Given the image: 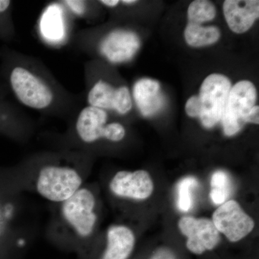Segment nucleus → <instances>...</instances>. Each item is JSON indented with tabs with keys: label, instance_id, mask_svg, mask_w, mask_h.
<instances>
[{
	"label": "nucleus",
	"instance_id": "f257e3e1",
	"mask_svg": "<svg viewBox=\"0 0 259 259\" xmlns=\"http://www.w3.org/2000/svg\"><path fill=\"white\" fill-rule=\"evenodd\" d=\"M0 76L7 95L41 115L69 120L82 106L83 96L68 91L41 61L6 45L0 48Z\"/></svg>",
	"mask_w": 259,
	"mask_h": 259
},
{
	"label": "nucleus",
	"instance_id": "f03ea898",
	"mask_svg": "<svg viewBox=\"0 0 259 259\" xmlns=\"http://www.w3.org/2000/svg\"><path fill=\"white\" fill-rule=\"evenodd\" d=\"M81 151L48 153L35 159L39 166L35 175L37 193L46 200L59 204L74 195L83 185L79 163Z\"/></svg>",
	"mask_w": 259,
	"mask_h": 259
},
{
	"label": "nucleus",
	"instance_id": "7ed1b4c3",
	"mask_svg": "<svg viewBox=\"0 0 259 259\" xmlns=\"http://www.w3.org/2000/svg\"><path fill=\"white\" fill-rule=\"evenodd\" d=\"M69 122L67 141L81 152L101 140L117 143L125 137V127L118 122H109L108 112L97 107L81 106Z\"/></svg>",
	"mask_w": 259,
	"mask_h": 259
},
{
	"label": "nucleus",
	"instance_id": "20e7f679",
	"mask_svg": "<svg viewBox=\"0 0 259 259\" xmlns=\"http://www.w3.org/2000/svg\"><path fill=\"white\" fill-rule=\"evenodd\" d=\"M71 42L81 52H96L113 64H124L132 60L141 47V40L137 33L122 28L112 29L97 40L73 35Z\"/></svg>",
	"mask_w": 259,
	"mask_h": 259
},
{
	"label": "nucleus",
	"instance_id": "39448f33",
	"mask_svg": "<svg viewBox=\"0 0 259 259\" xmlns=\"http://www.w3.org/2000/svg\"><path fill=\"white\" fill-rule=\"evenodd\" d=\"M59 205L61 222L71 236L81 241L93 236L98 216L96 197L90 187L83 185Z\"/></svg>",
	"mask_w": 259,
	"mask_h": 259
},
{
	"label": "nucleus",
	"instance_id": "423d86ee",
	"mask_svg": "<svg viewBox=\"0 0 259 259\" xmlns=\"http://www.w3.org/2000/svg\"><path fill=\"white\" fill-rule=\"evenodd\" d=\"M83 71L87 105L120 115H125L131 112L133 100L127 86L116 85L99 76L88 62L84 64Z\"/></svg>",
	"mask_w": 259,
	"mask_h": 259
},
{
	"label": "nucleus",
	"instance_id": "0eeeda50",
	"mask_svg": "<svg viewBox=\"0 0 259 259\" xmlns=\"http://www.w3.org/2000/svg\"><path fill=\"white\" fill-rule=\"evenodd\" d=\"M231 88V81L224 75L212 74L204 80L198 96L199 118L204 127L211 128L221 120Z\"/></svg>",
	"mask_w": 259,
	"mask_h": 259
},
{
	"label": "nucleus",
	"instance_id": "6e6552de",
	"mask_svg": "<svg viewBox=\"0 0 259 259\" xmlns=\"http://www.w3.org/2000/svg\"><path fill=\"white\" fill-rule=\"evenodd\" d=\"M256 98V90L249 81H239L231 88L221 118L226 136H234L241 131L245 117L255 106Z\"/></svg>",
	"mask_w": 259,
	"mask_h": 259
},
{
	"label": "nucleus",
	"instance_id": "1a4fd4ad",
	"mask_svg": "<svg viewBox=\"0 0 259 259\" xmlns=\"http://www.w3.org/2000/svg\"><path fill=\"white\" fill-rule=\"evenodd\" d=\"M212 222L231 242H238L253 231V220L234 200L227 201L213 213Z\"/></svg>",
	"mask_w": 259,
	"mask_h": 259
},
{
	"label": "nucleus",
	"instance_id": "9d476101",
	"mask_svg": "<svg viewBox=\"0 0 259 259\" xmlns=\"http://www.w3.org/2000/svg\"><path fill=\"white\" fill-rule=\"evenodd\" d=\"M179 228L187 238V248L194 254L200 255L212 250L221 241L219 231L212 221L207 218H181Z\"/></svg>",
	"mask_w": 259,
	"mask_h": 259
},
{
	"label": "nucleus",
	"instance_id": "9b49d317",
	"mask_svg": "<svg viewBox=\"0 0 259 259\" xmlns=\"http://www.w3.org/2000/svg\"><path fill=\"white\" fill-rule=\"evenodd\" d=\"M110 189L117 197L141 200L152 194L153 184L149 174L144 170L120 171L112 179Z\"/></svg>",
	"mask_w": 259,
	"mask_h": 259
},
{
	"label": "nucleus",
	"instance_id": "f8f14e48",
	"mask_svg": "<svg viewBox=\"0 0 259 259\" xmlns=\"http://www.w3.org/2000/svg\"><path fill=\"white\" fill-rule=\"evenodd\" d=\"M33 130V122L23 109L0 97V134L15 141H25Z\"/></svg>",
	"mask_w": 259,
	"mask_h": 259
},
{
	"label": "nucleus",
	"instance_id": "ddd939ff",
	"mask_svg": "<svg viewBox=\"0 0 259 259\" xmlns=\"http://www.w3.org/2000/svg\"><path fill=\"white\" fill-rule=\"evenodd\" d=\"M223 11L232 31L241 34L251 28L259 16L258 0H226Z\"/></svg>",
	"mask_w": 259,
	"mask_h": 259
},
{
	"label": "nucleus",
	"instance_id": "4468645a",
	"mask_svg": "<svg viewBox=\"0 0 259 259\" xmlns=\"http://www.w3.org/2000/svg\"><path fill=\"white\" fill-rule=\"evenodd\" d=\"M133 97L144 116L155 115L164 106V96L160 83L156 80L146 78L139 80L133 89Z\"/></svg>",
	"mask_w": 259,
	"mask_h": 259
},
{
	"label": "nucleus",
	"instance_id": "2eb2a0df",
	"mask_svg": "<svg viewBox=\"0 0 259 259\" xmlns=\"http://www.w3.org/2000/svg\"><path fill=\"white\" fill-rule=\"evenodd\" d=\"M136 238L128 227L113 225L107 232V245L102 259H127L134 250Z\"/></svg>",
	"mask_w": 259,
	"mask_h": 259
},
{
	"label": "nucleus",
	"instance_id": "dca6fc26",
	"mask_svg": "<svg viewBox=\"0 0 259 259\" xmlns=\"http://www.w3.org/2000/svg\"><path fill=\"white\" fill-rule=\"evenodd\" d=\"M185 37L187 44L191 47H206L219 40L221 31L217 27H203L188 23L185 28Z\"/></svg>",
	"mask_w": 259,
	"mask_h": 259
},
{
	"label": "nucleus",
	"instance_id": "f3484780",
	"mask_svg": "<svg viewBox=\"0 0 259 259\" xmlns=\"http://www.w3.org/2000/svg\"><path fill=\"white\" fill-rule=\"evenodd\" d=\"M13 13V2L0 0V40L5 44H10L16 37Z\"/></svg>",
	"mask_w": 259,
	"mask_h": 259
},
{
	"label": "nucleus",
	"instance_id": "a211bd4d",
	"mask_svg": "<svg viewBox=\"0 0 259 259\" xmlns=\"http://www.w3.org/2000/svg\"><path fill=\"white\" fill-rule=\"evenodd\" d=\"M216 16L215 7L206 0H196L189 6L187 11L189 23L200 25L213 20Z\"/></svg>",
	"mask_w": 259,
	"mask_h": 259
},
{
	"label": "nucleus",
	"instance_id": "6ab92c4d",
	"mask_svg": "<svg viewBox=\"0 0 259 259\" xmlns=\"http://www.w3.org/2000/svg\"><path fill=\"white\" fill-rule=\"evenodd\" d=\"M230 180L226 172L218 171L213 174L211 179L210 197L215 204H223L229 197Z\"/></svg>",
	"mask_w": 259,
	"mask_h": 259
},
{
	"label": "nucleus",
	"instance_id": "aec40b11",
	"mask_svg": "<svg viewBox=\"0 0 259 259\" xmlns=\"http://www.w3.org/2000/svg\"><path fill=\"white\" fill-rule=\"evenodd\" d=\"M197 185V180L192 177L184 178L177 185V190H178L177 204L180 210L183 212H188L190 210L192 204L191 188Z\"/></svg>",
	"mask_w": 259,
	"mask_h": 259
},
{
	"label": "nucleus",
	"instance_id": "412c9836",
	"mask_svg": "<svg viewBox=\"0 0 259 259\" xmlns=\"http://www.w3.org/2000/svg\"><path fill=\"white\" fill-rule=\"evenodd\" d=\"M73 18L89 20L93 3L86 0H64L59 1Z\"/></svg>",
	"mask_w": 259,
	"mask_h": 259
},
{
	"label": "nucleus",
	"instance_id": "4be33fe9",
	"mask_svg": "<svg viewBox=\"0 0 259 259\" xmlns=\"http://www.w3.org/2000/svg\"><path fill=\"white\" fill-rule=\"evenodd\" d=\"M185 110L187 115L190 117H199L201 112V106L199 97H191L186 103Z\"/></svg>",
	"mask_w": 259,
	"mask_h": 259
},
{
	"label": "nucleus",
	"instance_id": "5701e85b",
	"mask_svg": "<svg viewBox=\"0 0 259 259\" xmlns=\"http://www.w3.org/2000/svg\"><path fill=\"white\" fill-rule=\"evenodd\" d=\"M259 107L255 105L249 112L247 114L244 118V122L258 124L259 122Z\"/></svg>",
	"mask_w": 259,
	"mask_h": 259
},
{
	"label": "nucleus",
	"instance_id": "b1692460",
	"mask_svg": "<svg viewBox=\"0 0 259 259\" xmlns=\"http://www.w3.org/2000/svg\"><path fill=\"white\" fill-rule=\"evenodd\" d=\"M151 259H176V257L171 250L161 248L157 250Z\"/></svg>",
	"mask_w": 259,
	"mask_h": 259
},
{
	"label": "nucleus",
	"instance_id": "393cba45",
	"mask_svg": "<svg viewBox=\"0 0 259 259\" xmlns=\"http://www.w3.org/2000/svg\"><path fill=\"white\" fill-rule=\"evenodd\" d=\"M7 93L5 90L4 84H3V80H2L1 76H0V97L3 98H6Z\"/></svg>",
	"mask_w": 259,
	"mask_h": 259
}]
</instances>
